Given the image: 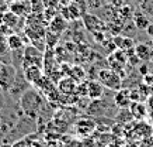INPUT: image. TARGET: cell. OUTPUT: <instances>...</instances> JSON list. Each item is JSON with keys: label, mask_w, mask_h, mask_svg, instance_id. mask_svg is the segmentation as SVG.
<instances>
[{"label": "cell", "mask_w": 153, "mask_h": 147, "mask_svg": "<svg viewBox=\"0 0 153 147\" xmlns=\"http://www.w3.org/2000/svg\"><path fill=\"white\" fill-rule=\"evenodd\" d=\"M44 57H45L44 51H41V50L37 48L35 45H33V44H31V45H25L21 68L24 69V68H27V66H33V65L44 68Z\"/></svg>", "instance_id": "3"}, {"label": "cell", "mask_w": 153, "mask_h": 147, "mask_svg": "<svg viewBox=\"0 0 153 147\" xmlns=\"http://www.w3.org/2000/svg\"><path fill=\"white\" fill-rule=\"evenodd\" d=\"M58 40H59V35L48 30V31H47V35H45V44H47V47L48 48H49V47L53 48L56 44H58Z\"/></svg>", "instance_id": "19"}, {"label": "cell", "mask_w": 153, "mask_h": 147, "mask_svg": "<svg viewBox=\"0 0 153 147\" xmlns=\"http://www.w3.org/2000/svg\"><path fill=\"white\" fill-rule=\"evenodd\" d=\"M135 55L139 58V60H142V61H149L150 58H152L153 55V51L152 48L149 47L148 44H138L136 47H135Z\"/></svg>", "instance_id": "15"}, {"label": "cell", "mask_w": 153, "mask_h": 147, "mask_svg": "<svg viewBox=\"0 0 153 147\" xmlns=\"http://www.w3.org/2000/svg\"><path fill=\"white\" fill-rule=\"evenodd\" d=\"M0 147H11V144H0Z\"/></svg>", "instance_id": "29"}, {"label": "cell", "mask_w": 153, "mask_h": 147, "mask_svg": "<svg viewBox=\"0 0 153 147\" xmlns=\"http://www.w3.org/2000/svg\"><path fill=\"white\" fill-rule=\"evenodd\" d=\"M24 72V76H25V79L30 85L35 86L38 82L41 81V78L45 75V72H44V68L41 66H37V65H33V66H27V68H24L23 69Z\"/></svg>", "instance_id": "5"}, {"label": "cell", "mask_w": 153, "mask_h": 147, "mask_svg": "<svg viewBox=\"0 0 153 147\" xmlns=\"http://www.w3.org/2000/svg\"><path fill=\"white\" fill-rule=\"evenodd\" d=\"M3 65H4V61H0V71H1V68H3Z\"/></svg>", "instance_id": "28"}, {"label": "cell", "mask_w": 153, "mask_h": 147, "mask_svg": "<svg viewBox=\"0 0 153 147\" xmlns=\"http://www.w3.org/2000/svg\"><path fill=\"white\" fill-rule=\"evenodd\" d=\"M10 11L20 17H27L33 10H31V2H24V0H16L10 5Z\"/></svg>", "instance_id": "8"}, {"label": "cell", "mask_w": 153, "mask_h": 147, "mask_svg": "<svg viewBox=\"0 0 153 147\" xmlns=\"http://www.w3.org/2000/svg\"><path fill=\"white\" fill-rule=\"evenodd\" d=\"M20 108L25 116L35 120L39 118L41 110L44 109V96L37 88L27 89L20 96Z\"/></svg>", "instance_id": "1"}, {"label": "cell", "mask_w": 153, "mask_h": 147, "mask_svg": "<svg viewBox=\"0 0 153 147\" xmlns=\"http://www.w3.org/2000/svg\"><path fill=\"white\" fill-rule=\"evenodd\" d=\"M17 75H19V68H16L13 64L7 62L1 71H0V90L1 92H10V89L13 88L14 82L17 79Z\"/></svg>", "instance_id": "2"}, {"label": "cell", "mask_w": 153, "mask_h": 147, "mask_svg": "<svg viewBox=\"0 0 153 147\" xmlns=\"http://www.w3.org/2000/svg\"><path fill=\"white\" fill-rule=\"evenodd\" d=\"M7 43H9L10 51H23L25 48V43H24L23 37L17 33H13L11 35L7 37Z\"/></svg>", "instance_id": "13"}, {"label": "cell", "mask_w": 153, "mask_h": 147, "mask_svg": "<svg viewBox=\"0 0 153 147\" xmlns=\"http://www.w3.org/2000/svg\"><path fill=\"white\" fill-rule=\"evenodd\" d=\"M146 108H148V112L153 116V95L152 96H148L146 99Z\"/></svg>", "instance_id": "23"}, {"label": "cell", "mask_w": 153, "mask_h": 147, "mask_svg": "<svg viewBox=\"0 0 153 147\" xmlns=\"http://www.w3.org/2000/svg\"><path fill=\"white\" fill-rule=\"evenodd\" d=\"M45 9H56V6H59V0H41Z\"/></svg>", "instance_id": "22"}, {"label": "cell", "mask_w": 153, "mask_h": 147, "mask_svg": "<svg viewBox=\"0 0 153 147\" xmlns=\"http://www.w3.org/2000/svg\"><path fill=\"white\" fill-rule=\"evenodd\" d=\"M69 76H72L76 82H79V81H82V79L84 78V71L80 68V66H73V68L70 69V72H69Z\"/></svg>", "instance_id": "20"}, {"label": "cell", "mask_w": 153, "mask_h": 147, "mask_svg": "<svg viewBox=\"0 0 153 147\" xmlns=\"http://www.w3.org/2000/svg\"><path fill=\"white\" fill-rule=\"evenodd\" d=\"M10 48H9V43H7V35L0 33V57H4L10 54Z\"/></svg>", "instance_id": "18"}, {"label": "cell", "mask_w": 153, "mask_h": 147, "mask_svg": "<svg viewBox=\"0 0 153 147\" xmlns=\"http://www.w3.org/2000/svg\"><path fill=\"white\" fill-rule=\"evenodd\" d=\"M66 29H68V21H66V19L62 17V16L53 17V19L49 21V24H48V30L52 31V33L58 34V35H60Z\"/></svg>", "instance_id": "10"}, {"label": "cell", "mask_w": 153, "mask_h": 147, "mask_svg": "<svg viewBox=\"0 0 153 147\" xmlns=\"http://www.w3.org/2000/svg\"><path fill=\"white\" fill-rule=\"evenodd\" d=\"M72 2L70 0H59V6H62V7H66V6H69Z\"/></svg>", "instance_id": "25"}, {"label": "cell", "mask_w": 153, "mask_h": 147, "mask_svg": "<svg viewBox=\"0 0 153 147\" xmlns=\"http://www.w3.org/2000/svg\"><path fill=\"white\" fill-rule=\"evenodd\" d=\"M114 102L115 105L120 108V109H124V108H129L132 105V89H120L115 92V96H114Z\"/></svg>", "instance_id": "6"}, {"label": "cell", "mask_w": 153, "mask_h": 147, "mask_svg": "<svg viewBox=\"0 0 153 147\" xmlns=\"http://www.w3.org/2000/svg\"><path fill=\"white\" fill-rule=\"evenodd\" d=\"M31 147H42V144L38 140H34L33 143H31Z\"/></svg>", "instance_id": "27"}, {"label": "cell", "mask_w": 153, "mask_h": 147, "mask_svg": "<svg viewBox=\"0 0 153 147\" xmlns=\"http://www.w3.org/2000/svg\"><path fill=\"white\" fill-rule=\"evenodd\" d=\"M96 129V122L91 119H82L76 123V133L80 136H88Z\"/></svg>", "instance_id": "9"}, {"label": "cell", "mask_w": 153, "mask_h": 147, "mask_svg": "<svg viewBox=\"0 0 153 147\" xmlns=\"http://www.w3.org/2000/svg\"><path fill=\"white\" fill-rule=\"evenodd\" d=\"M87 96L91 100L94 99H101L104 96V85L100 81H90L88 82V90H87Z\"/></svg>", "instance_id": "12"}, {"label": "cell", "mask_w": 153, "mask_h": 147, "mask_svg": "<svg viewBox=\"0 0 153 147\" xmlns=\"http://www.w3.org/2000/svg\"><path fill=\"white\" fill-rule=\"evenodd\" d=\"M134 21H135V24H136V27L140 29V30H146L148 29V26L150 24L149 23V19L142 13V11H136V13H135Z\"/></svg>", "instance_id": "16"}, {"label": "cell", "mask_w": 153, "mask_h": 147, "mask_svg": "<svg viewBox=\"0 0 153 147\" xmlns=\"http://www.w3.org/2000/svg\"><path fill=\"white\" fill-rule=\"evenodd\" d=\"M35 140V134H30V136H24V137L16 140L11 144V147H31V143Z\"/></svg>", "instance_id": "17"}, {"label": "cell", "mask_w": 153, "mask_h": 147, "mask_svg": "<svg viewBox=\"0 0 153 147\" xmlns=\"http://www.w3.org/2000/svg\"><path fill=\"white\" fill-rule=\"evenodd\" d=\"M98 79L105 88L114 90V92L120 90L121 85H122L118 72H115L114 69H108V68H104V69L98 72Z\"/></svg>", "instance_id": "4"}, {"label": "cell", "mask_w": 153, "mask_h": 147, "mask_svg": "<svg viewBox=\"0 0 153 147\" xmlns=\"http://www.w3.org/2000/svg\"><path fill=\"white\" fill-rule=\"evenodd\" d=\"M129 108H131V112H132L134 119H138V120L145 119V116L149 113L148 108H146V103H142L140 100H138V102H132V105H131Z\"/></svg>", "instance_id": "14"}, {"label": "cell", "mask_w": 153, "mask_h": 147, "mask_svg": "<svg viewBox=\"0 0 153 147\" xmlns=\"http://www.w3.org/2000/svg\"><path fill=\"white\" fill-rule=\"evenodd\" d=\"M146 33H148L149 35L153 38V23H150V24L148 26V29H146Z\"/></svg>", "instance_id": "24"}, {"label": "cell", "mask_w": 153, "mask_h": 147, "mask_svg": "<svg viewBox=\"0 0 153 147\" xmlns=\"http://www.w3.org/2000/svg\"><path fill=\"white\" fill-rule=\"evenodd\" d=\"M21 19H23V17L14 14L13 11H6V13H3L1 23L4 24V26H7V27H10V29L16 33V31H17V29L21 26V23H20V21H21Z\"/></svg>", "instance_id": "11"}, {"label": "cell", "mask_w": 153, "mask_h": 147, "mask_svg": "<svg viewBox=\"0 0 153 147\" xmlns=\"http://www.w3.org/2000/svg\"><path fill=\"white\" fill-rule=\"evenodd\" d=\"M76 81H74L72 76H65L63 79H60L58 82V90H59L60 93H63V95H68V96H73L74 92H76Z\"/></svg>", "instance_id": "7"}, {"label": "cell", "mask_w": 153, "mask_h": 147, "mask_svg": "<svg viewBox=\"0 0 153 147\" xmlns=\"http://www.w3.org/2000/svg\"><path fill=\"white\" fill-rule=\"evenodd\" d=\"M112 3H114V6H118V7H121V6L124 5L122 0H112Z\"/></svg>", "instance_id": "26"}, {"label": "cell", "mask_w": 153, "mask_h": 147, "mask_svg": "<svg viewBox=\"0 0 153 147\" xmlns=\"http://www.w3.org/2000/svg\"><path fill=\"white\" fill-rule=\"evenodd\" d=\"M42 13H44V17H45V21H47V23H49L53 17H56V16H58V14H56V10L55 9H51V7H49V9H45Z\"/></svg>", "instance_id": "21"}]
</instances>
